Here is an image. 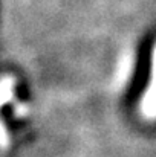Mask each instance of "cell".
Masks as SVG:
<instances>
[{"instance_id":"1","label":"cell","mask_w":156,"mask_h":157,"mask_svg":"<svg viewBox=\"0 0 156 157\" xmlns=\"http://www.w3.org/2000/svg\"><path fill=\"white\" fill-rule=\"evenodd\" d=\"M141 111L147 119H156V44L152 56V73H150V82L146 89L144 98L141 101Z\"/></svg>"},{"instance_id":"2","label":"cell","mask_w":156,"mask_h":157,"mask_svg":"<svg viewBox=\"0 0 156 157\" xmlns=\"http://www.w3.org/2000/svg\"><path fill=\"white\" fill-rule=\"evenodd\" d=\"M12 89H14L12 78H5L0 81V105L8 102L12 98Z\"/></svg>"},{"instance_id":"3","label":"cell","mask_w":156,"mask_h":157,"mask_svg":"<svg viewBox=\"0 0 156 157\" xmlns=\"http://www.w3.org/2000/svg\"><path fill=\"white\" fill-rule=\"evenodd\" d=\"M9 147V136L6 131V127L0 121V148H8Z\"/></svg>"}]
</instances>
